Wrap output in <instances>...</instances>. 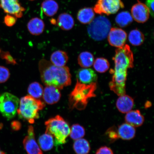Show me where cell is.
Here are the masks:
<instances>
[{
  "instance_id": "36",
  "label": "cell",
  "mask_w": 154,
  "mask_h": 154,
  "mask_svg": "<svg viewBox=\"0 0 154 154\" xmlns=\"http://www.w3.org/2000/svg\"><path fill=\"white\" fill-rule=\"evenodd\" d=\"M146 6L149 9L150 14L153 17L154 0H146Z\"/></svg>"
},
{
  "instance_id": "28",
  "label": "cell",
  "mask_w": 154,
  "mask_h": 154,
  "mask_svg": "<svg viewBox=\"0 0 154 154\" xmlns=\"http://www.w3.org/2000/svg\"><path fill=\"white\" fill-rule=\"evenodd\" d=\"M43 87L39 83L35 82L29 85L28 92L29 95L36 99L42 97L43 93Z\"/></svg>"
},
{
  "instance_id": "30",
  "label": "cell",
  "mask_w": 154,
  "mask_h": 154,
  "mask_svg": "<svg viewBox=\"0 0 154 154\" xmlns=\"http://www.w3.org/2000/svg\"><path fill=\"white\" fill-rule=\"evenodd\" d=\"M93 64L95 70L100 73L107 72L110 66L109 61L103 57L97 58L94 61Z\"/></svg>"
},
{
  "instance_id": "25",
  "label": "cell",
  "mask_w": 154,
  "mask_h": 154,
  "mask_svg": "<svg viewBox=\"0 0 154 154\" xmlns=\"http://www.w3.org/2000/svg\"><path fill=\"white\" fill-rule=\"evenodd\" d=\"M78 60L79 64L84 68L91 67L94 62L93 54L88 51H84L81 53L79 56Z\"/></svg>"
},
{
  "instance_id": "9",
  "label": "cell",
  "mask_w": 154,
  "mask_h": 154,
  "mask_svg": "<svg viewBox=\"0 0 154 154\" xmlns=\"http://www.w3.org/2000/svg\"><path fill=\"white\" fill-rule=\"evenodd\" d=\"M24 147L28 154H43L36 141L33 127L29 126L28 134L23 141Z\"/></svg>"
},
{
  "instance_id": "37",
  "label": "cell",
  "mask_w": 154,
  "mask_h": 154,
  "mask_svg": "<svg viewBox=\"0 0 154 154\" xmlns=\"http://www.w3.org/2000/svg\"><path fill=\"white\" fill-rule=\"evenodd\" d=\"M11 127L14 130H18V129L20 128V123L18 122H14L12 123L11 124Z\"/></svg>"
},
{
  "instance_id": "7",
  "label": "cell",
  "mask_w": 154,
  "mask_h": 154,
  "mask_svg": "<svg viewBox=\"0 0 154 154\" xmlns=\"http://www.w3.org/2000/svg\"><path fill=\"white\" fill-rule=\"evenodd\" d=\"M18 98L13 94L5 92L0 95V113L10 120L16 115L19 107Z\"/></svg>"
},
{
  "instance_id": "39",
  "label": "cell",
  "mask_w": 154,
  "mask_h": 154,
  "mask_svg": "<svg viewBox=\"0 0 154 154\" xmlns=\"http://www.w3.org/2000/svg\"><path fill=\"white\" fill-rule=\"evenodd\" d=\"M0 154H5V152L2 151L1 149H0Z\"/></svg>"
},
{
  "instance_id": "5",
  "label": "cell",
  "mask_w": 154,
  "mask_h": 154,
  "mask_svg": "<svg viewBox=\"0 0 154 154\" xmlns=\"http://www.w3.org/2000/svg\"><path fill=\"white\" fill-rule=\"evenodd\" d=\"M46 133L51 134L54 138L56 145L64 144L70 132L69 125L62 117L57 115L45 122Z\"/></svg>"
},
{
  "instance_id": "34",
  "label": "cell",
  "mask_w": 154,
  "mask_h": 154,
  "mask_svg": "<svg viewBox=\"0 0 154 154\" xmlns=\"http://www.w3.org/2000/svg\"><path fill=\"white\" fill-rule=\"evenodd\" d=\"M15 17L11 15H7L4 19V22L5 25L8 26H14L17 21V19Z\"/></svg>"
},
{
  "instance_id": "16",
  "label": "cell",
  "mask_w": 154,
  "mask_h": 154,
  "mask_svg": "<svg viewBox=\"0 0 154 154\" xmlns=\"http://www.w3.org/2000/svg\"><path fill=\"white\" fill-rule=\"evenodd\" d=\"M125 119L127 124L131 125L134 128L141 126L144 121L143 116L138 109L131 110L127 113Z\"/></svg>"
},
{
  "instance_id": "2",
  "label": "cell",
  "mask_w": 154,
  "mask_h": 154,
  "mask_svg": "<svg viewBox=\"0 0 154 154\" xmlns=\"http://www.w3.org/2000/svg\"><path fill=\"white\" fill-rule=\"evenodd\" d=\"M38 68L42 82L47 86H52L62 89L72 83L70 70L67 66L57 67L50 61L41 60Z\"/></svg>"
},
{
  "instance_id": "22",
  "label": "cell",
  "mask_w": 154,
  "mask_h": 154,
  "mask_svg": "<svg viewBox=\"0 0 154 154\" xmlns=\"http://www.w3.org/2000/svg\"><path fill=\"white\" fill-rule=\"evenodd\" d=\"M42 9L43 13L48 17L54 15L59 9V5L54 0H45L42 4Z\"/></svg>"
},
{
  "instance_id": "1",
  "label": "cell",
  "mask_w": 154,
  "mask_h": 154,
  "mask_svg": "<svg viewBox=\"0 0 154 154\" xmlns=\"http://www.w3.org/2000/svg\"><path fill=\"white\" fill-rule=\"evenodd\" d=\"M115 63L114 69L110 72L113 74L109 86L112 91L120 96L126 94V84L128 69L134 66L133 53L128 44L116 50L113 58Z\"/></svg>"
},
{
  "instance_id": "24",
  "label": "cell",
  "mask_w": 154,
  "mask_h": 154,
  "mask_svg": "<svg viewBox=\"0 0 154 154\" xmlns=\"http://www.w3.org/2000/svg\"><path fill=\"white\" fill-rule=\"evenodd\" d=\"M54 142L53 136L46 133L40 136L38 139L39 147L44 151H50L52 149Z\"/></svg>"
},
{
  "instance_id": "3",
  "label": "cell",
  "mask_w": 154,
  "mask_h": 154,
  "mask_svg": "<svg viewBox=\"0 0 154 154\" xmlns=\"http://www.w3.org/2000/svg\"><path fill=\"white\" fill-rule=\"evenodd\" d=\"M97 88L96 82L89 84L82 83L77 80L74 90L69 97V106L71 109L79 110L86 108L89 100L96 96L95 91Z\"/></svg>"
},
{
  "instance_id": "4",
  "label": "cell",
  "mask_w": 154,
  "mask_h": 154,
  "mask_svg": "<svg viewBox=\"0 0 154 154\" xmlns=\"http://www.w3.org/2000/svg\"><path fill=\"white\" fill-rule=\"evenodd\" d=\"M45 105L39 100L29 95L21 98L17 113L20 118L33 124L39 117V111L43 109Z\"/></svg>"
},
{
  "instance_id": "27",
  "label": "cell",
  "mask_w": 154,
  "mask_h": 154,
  "mask_svg": "<svg viewBox=\"0 0 154 154\" xmlns=\"http://www.w3.org/2000/svg\"><path fill=\"white\" fill-rule=\"evenodd\" d=\"M128 40L132 45L140 46L143 43L144 36L141 32L137 29H135L131 31L130 32Z\"/></svg>"
},
{
  "instance_id": "17",
  "label": "cell",
  "mask_w": 154,
  "mask_h": 154,
  "mask_svg": "<svg viewBox=\"0 0 154 154\" xmlns=\"http://www.w3.org/2000/svg\"><path fill=\"white\" fill-rule=\"evenodd\" d=\"M117 131L119 138L123 140H131L136 135V130L135 128L127 123L119 126Z\"/></svg>"
},
{
  "instance_id": "19",
  "label": "cell",
  "mask_w": 154,
  "mask_h": 154,
  "mask_svg": "<svg viewBox=\"0 0 154 154\" xmlns=\"http://www.w3.org/2000/svg\"><path fill=\"white\" fill-rule=\"evenodd\" d=\"M57 24L61 29L69 30L72 29L75 24L72 17L67 13H63L58 17Z\"/></svg>"
},
{
  "instance_id": "12",
  "label": "cell",
  "mask_w": 154,
  "mask_h": 154,
  "mask_svg": "<svg viewBox=\"0 0 154 154\" xmlns=\"http://www.w3.org/2000/svg\"><path fill=\"white\" fill-rule=\"evenodd\" d=\"M138 2L132 8V17L135 21L138 23H145L149 19V10L146 5L138 1Z\"/></svg>"
},
{
  "instance_id": "33",
  "label": "cell",
  "mask_w": 154,
  "mask_h": 154,
  "mask_svg": "<svg viewBox=\"0 0 154 154\" xmlns=\"http://www.w3.org/2000/svg\"><path fill=\"white\" fill-rule=\"evenodd\" d=\"M1 56L2 59L5 60L6 62L9 64L14 65L17 63L16 61L8 52H3Z\"/></svg>"
},
{
  "instance_id": "14",
  "label": "cell",
  "mask_w": 154,
  "mask_h": 154,
  "mask_svg": "<svg viewBox=\"0 0 154 154\" xmlns=\"http://www.w3.org/2000/svg\"><path fill=\"white\" fill-rule=\"evenodd\" d=\"M77 80L82 83L89 84L96 82L97 76L95 72L91 69H79L76 74Z\"/></svg>"
},
{
  "instance_id": "38",
  "label": "cell",
  "mask_w": 154,
  "mask_h": 154,
  "mask_svg": "<svg viewBox=\"0 0 154 154\" xmlns=\"http://www.w3.org/2000/svg\"><path fill=\"white\" fill-rule=\"evenodd\" d=\"M151 106V102L147 101L145 103V107L146 108H149Z\"/></svg>"
},
{
  "instance_id": "31",
  "label": "cell",
  "mask_w": 154,
  "mask_h": 154,
  "mask_svg": "<svg viewBox=\"0 0 154 154\" xmlns=\"http://www.w3.org/2000/svg\"><path fill=\"white\" fill-rule=\"evenodd\" d=\"M106 134L111 141L114 142L119 138L117 129L115 127L109 128Z\"/></svg>"
},
{
  "instance_id": "23",
  "label": "cell",
  "mask_w": 154,
  "mask_h": 154,
  "mask_svg": "<svg viewBox=\"0 0 154 154\" xmlns=\"http://www.w3.org/2000/svg\"><path fill=\"white\" fill-rule=\"evenodd\" d=\"M73 149L76 154H88L91 150L89 142L83 138L75 140Z\"/></svg>"
},
{
  "instance_id": "21",
  "label": "cell",
  "mask_w": 154,
  "mask_h": 154,
  "mask_svg": "<svg viewBox=\"0 0 154 154\" xmlns=\"http://www.w3.org/2000/svg\"><path fill=\"white\" fill-rule=\"evenodd\" d=\"M95 16L93 9L90 8H85L80 9L77 14V19L83 24H90Z\"/></svg>"
},
{
  "instance_id": "20",
  "label": "cell",
  "mask_w": 154,
  "mask_h": 154,
  "mask_svg": "<svg viewBox=\"0 0 154 154\" xmlns=\"http://www.w3.org/2000/svg\"><path fill=\"white\" fill-rule=\"evenodd\" d=\"M68 60L67 54L64 51H57L52 54L51 63L57 67H63L66 65Z\"/></svg>"
},
{
  "instance_id": "6",
  "label": "cell",
  "mask_w": 154,
  "mask_h": 154,
  "mask_svg": "<svg viewBox=\"0 0 154 154\" xmlns=\"http://www.w3.org/2000/svg\"><path fill=\"white\" fill-rule=\"evenodd\" d=\"M110 21L106 17L99 16L94 19L88 26V35L96 41L105 39L111 29Z\"/></svg>"
},
{
  "instance_id": "13",
  "label": "cell",
  "mask_w": 154,
  "mask_h": 154,
  "mask_svg": "<svg viewBox=\"0 0 154 154\" xmlns=\"http://www.w3.org/2000/svg\"><path fill=\"white\" fill-rule=\"evenodd\" d=\"M43 95L44 101L49 105L57 103L60 100L61 97L59 89L52 86L46 87L44 90Z\"/></svg>"
},
{
  "instance_id": "8",
  "label": "cell",
  "mask_w": 154,
  "mask_h": 154,
  "mask_svg": "<svg viewBox=\"0 0 154 154\" xmlns=\"http://www.w3.org/2000/svg\"><path fill=\"white\" fill-rule=\"evenodd\" d=\"M124 7L121 0H98L94 10L98 14L109 15L115 14L121 8Z\"/></svg>"
},
{
  "instance_id": "41",
  "label": "cell",
  "mask_w": 154,
  "mask_h": 154,
  "mask_svg": "<svg viewBox=\"0 0 154 154\" xmlns=\"http://www.w3.org/2000/svg\"><path fill=\"white\" fill-rule=\"evenodd\" d=\"M0 52H1V50H0Z\"/></svg>"
},
{
  "instance_id": "10",
  "label": "cell",
  "mask_w": 154,
  "mask_h": 154,
  "mask_svg": "<svg viewBox=\"0 0 154 154\" xmlns=\"http://www.w3.org/2000/svg\"><path fill=\"white\" fill-rule=\"evenodd\" d=\"M127 38L126 32L122 29L119 28H111L108 35L109 44L117 48L124 47Z\"/></svg>"
},
{
  "instance_id": "15",
  "label": "cell",
  "mask_w": 154,
  "mask_h": 154,
  "mask_svg": "<svg viewBox=\"0 0 154 154\" xmlns=\"http://www.w3.org/2000/svg\"><path fill=\"white\" fill-rule=\"evenodd\" d=\"M134 105V99L126 94L119 96L116 102L117 109L122 113H126L131 110Z\"/></svg>"
},
{
  "instance_id": "26",
  "label": "cell",
  "mask_w": 154,
  "mask_h": 154,
  "mask_svg": "<svg viewBox=\"0 0 154 154\" xmlns=\"http://www.w3.org/2000/svg\"><path fill=\"white\" fill-rule=\"evenodd\" d=\"M133 18L129 13L127 11H122L117 15L115 22L117 25L124 28L130 25L133 22Z\"/></svg>"
},
{
  "instance_id": "29",
  "label": "cell",
  "mask_w": 154,
  "mask_h": 154,
  "mask_svg": "<svg viewBox=\"0 0 154 154\" xmlns=\"http://www.w3.org/2000/svg\"><path fill=\"white\" fill-rule=\"evenodd\" d=\"M85 134V130L83 127L78 124L72 125L70 129V135L72 139L76 140L83 138Z\"/></svg>"
},
{
  "instance_id": "32",
  "label": "cell",
  "mask_w": 154,
  "mask_h": 154,
  "mask_svg": "<svg viewBox=\"0 0 154 154\" xmlns=\"http://www.w3.org/2000/svg\"><path fill=\"white\" fill-rule=\"evenodd\" d=\"M9 71L6 67L0 66V83L7 81L10 77Z\"/></svg>"
},
{
  "instance_id": "11",
  "label": "cell",
  "mask_w": 154,
  "mask_h": 154,
  "mask_svg": "<svg viewBox=\"0 0 154 154\" xmlns=\"http://www.w3.org/2000/svg\"><path fill=\"white\" fill-rule=\"evenodd\" d=\"M0 7L5 12L18 18L22 17L23 12L25 10L18 0H0Z\"/></svg>"
},
{
  "instance_id": "35",
  "label": "cell",
  "mask_w": 154,
  "mask_h": 154,
  "mask_svg": "<svg viewBox=\"0 0 154 154\" xmlns=\"http://www.w3.org/2000/svg\"><path fill=\"white\" fill-rule=\"evenodd\" d=\"M96 154H114L111 148L104 146L99 148L96 152Z\"/></svg>"
},
{
  "instance_id": "40",
  "label": "cell",
  "mask_w": 154,
  "mask_h": 154,
  "mask_svg": "<svg viewBox=\"0 0 154 154\" xmlns=\"http://www.w3.org/2000/svg\"><path fill=\"white\" fill-rule=\"evenodd\" d=\"M29 1H35V0H29Z\"/></svg>"
},
{
  "instance_id": "18",
  "label": "cell",
  "mask_w": 154,
  "mask_h": 154,
  "mask_svg": "<svg viewBox=\"0 0 154 154\" xmlns=\"http://www.w3.org/2000/svg\"><path fill=\"white\" fill-rule=\"evenodd\" d=\"M45 24L43 20L39 18H34L29 21L27 28L31 34L34 35H38L43 33Z\"/></svg>"
}]
</instances>
